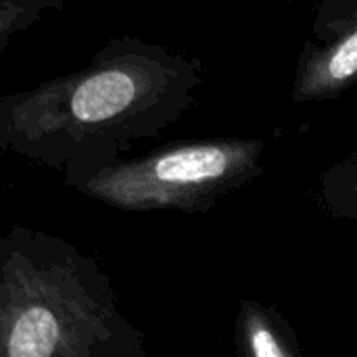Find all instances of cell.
I'll return each instance as SVG.
<instances>
[{
  "instance_id": "cell-1",
  "label": "cell",
  "mask_w": 357,
  "mask_h": 357,
  "mask_svg": "<svg viewBox=\"0 0 357 357\" xmlns=\"http://www.w3.org/2000/svg\"><path fill=\"white\" fill-rule=\"evenodd\" d=\"M201 84L197 59L115 36L86 67L0 96V151L59 172L98 163L174 126Z\"/></svg>"
},
{
  "instance_id": "cell-2",
  "label": "cell",
  "mask_w": 357,
  "mask_h": 357,
  "mask_svg": "<svg viewBox=\"0 0 357 357\" xmlns=\"http://www.w3.org/2000/svg\"><path fill=\"white\" fill-rule=\"evenodd\" d=\"M146 356L94 257L21 224L0 232V357Z\"/></svg>"
},
{
  "instance_id": "cell-3",
  "label": "cell",
  "mask_w": 357,
  "mask_h": 357,
  "mask_svg": "<svg viewBox=\"0 0 357 357\" xmlns=\"http://www.w3.org/2000/svg\"><path fill=\"white\" fill-rule=\"evenodd\" d=\"M261 138L218 136L172 142L138 157L126 153L63 169L71 190L126 213H207L261 174Z\"/></svg>"
},
{
  "instance_id": "cell-4",
  "label": "cell",
  "mask_w": 357,
  "mask_h": 357,
  "mask_svg": "<svg viewBox=\"0 0 357 357\" xmlns=\"http://www.w3.org/2000/svg\"><path fill=\"white\" fill-rule=\"evenodd\" d=\"M357 73V31L335 38H307L301 46L291 98L297 105L339 98L354 88Z\"/></svg>"
},
{
  "instance_id": "cell-5",
  "label": "cell",
  "mask_w": 357,
  "mask_h": 357,
  "mask_svg": "<svg viewBox=\"0 0 357 357\" xmlns=\"http://www.w3.org/2000/svg\"><path fill=\"white\" fill-rule=\"evenodd\" d=\"M234 349L245 357H303L299 337L280 310L253 299L238 305Z\"/></svg>"
},
{
  "instance_id": "cell-6",
  "label": "cell",
  "mask_w": 357,
  "mask_h": 357,
  "mask_svg": "<svg viewBox=\"0 0 357 357\" xmlns=\"http://www.w3.org/2000/svg\"><path fill=\"white\" fill-rule=\"evenodd\" d=\"M322 199L328 211L341 220H357V155L351 153L320 176Z\"/></svg>"
},
{
  "instance_id": "cell-7",
  "label": "cell",
  "mask_w": 357,
  "mask_h": 357,
  "mask_svg": "<svg viewBox=\"0 0 357 357\" xmlns=\"http://www.w3.org/2000/svg\"><path fill=\"white\" fill-rule=\"evenodd\" d=\"M357 31V0H318L312 23L314 40H333Z\"/></svg>"
},
{
  "instance_id": "cell-8",
  "label": "cell",
  "mask_w": 357,
  "mask_h": 357,
  "mask_svg": "<svg viewBox=\"0 0 357 357\" xmlns=\"http://www.w3.org/2000/svg\"><path fill=\"white\" fill-rule=\"evenodd\" d=\"M42 13V8L31 4H23L17 0H0V54L10 44V38L38 23Z\"/></svg>"
},
{
  "instance_id": "cell-9",
  "label": "cell",
  "mask_w": 357,
  "mask_h": 357,
  "mask_svg": "<svg viewBox=\"0 0 357 357\" xmlns=\"http://www.w3.org/2000/svg\"><path fill=\"white\" fill-rule=\"evenodd\" d=\"M17 2H23V4H31V6H38L42 10H54V8H63L67 2L71 0H17Z\"/></svg>"
}]
</instances>
